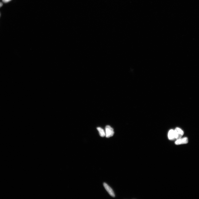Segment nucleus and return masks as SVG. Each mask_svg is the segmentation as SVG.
Returning a JSON list of instances; mask_svg holds the SVG:
<instances>
[{
  "label": "nucleus",
  "mask_w": 199,
  "mask_h": 199,
  "mask_svg": "<svg viewBox=\"0 0 199 199\" xmlns=\"http://www.w3.org/2000/svg\"><path fill=\"white\" fill-rule=\"evenodd\" d=\"M175 139H178L181 138L184 134L182 130L179 128H176L174 130Z\"/></svg>",
  "instance_id": "nucleus-1"
},
{
  "label": "nucleus",
  "mask_w": 199,
  "mask_h": 199,
  "mask_svg": "<svg viewBox=\"0 0 199 199\" xmlns=\"http://www.w3.org/2000/svg\"><path fill=\"white\" fill-rule=\"evenodd\" d=\"M106 137L109 138L113 136L114 133V130L113 128L109 126H107L105 127Z\"/></svg>",
  "instance_id": "nucleus-2"
},
{
  "label": "nucleus",
  "mask_w": 199,
  "mask_h": 199,
  "mask_svg": "<svg viewBox=\"0 0 199 199\" xmlns=\"http://www.w3.org/2000/svg\"><path fill=\"white\" fill-rule=\"evenodd\" d=\"M188 138L185 137L177 140L175 142V144L177 145L187 144L188 143Z\"/></svg>",
  "instance_id": "nucleus-3"
},
{
  "label": "nucleus",
  "mask_w": 199,
  "mask_h": 199,
  "mask_svg": "<svg viewBox=\"0 0 199 199\" xmlns=\"http://www.w3.org/2000/svg\"><path fill=\"white\" fill-rule=\"evenodd\" d=\"M103 186L104 188L105 189L107 192L112 197H114L115 194L113 191L112 189L109 186L105 183H103Z\"/></svg>",
  "instance_id": "nucleus-4"
},
{
  "label": "nucleus",
  "mask_w": 199,
  "mask_h": 199,
  "mask_svg": "<svg viewBox=\"0 0 199 199\" xmlns=\"http://www.w3.org/2000/svg\"><path fill=\"white\" fill-rule=\"evenodd\" d=\"M168 138L170 140H173L175 139L174 130L171 129L168 133Z\"/></svg>",
  "instance_id": "nucleus-5"
},
{
  "label": "nucleus",
  "mask_w": 199,
  "mask_h": 199,
  "mask_svg": "<svg viewBox=\"0 0 199 199\" xmlns=\"http://www.w3.org/2000/svg\"><path fill=\"white\" fill-rule=\"evenodd\" d=\"M97 129L101 137H103L105 136V132L103 129L101 128L100 127H98Z\"/></svg>",
  "instance_id": "nucleus-6"
},
{
  "label": "nucleus",
  "mask_w": 199,
  "mask_h": 199,
  "mask_svg": "<svg viewBox=\"0 0 199 199\" xmlns=\"http://www.w3.org/2000/svg\"><path fill=\"white\" fill-rule=\"evenodd\" d=\"M11 0H2V1L4 2H7L11 1Z\"/></svg>",
  "instance_id": "nucleus-7"
},
{
  "label": "nucleus",
  "mask_w": 199,
  "mask_h": 199,
  "mask_svg": "<svg viewBox=\"0 0 199 199\" xmlns=\"http://www.w3.org/2000/svg\"><path fill=\"white\" fill-rule=\"evenodd\" d=\"M2 6V3L1 2H0V7H1Z\"/></svg>",
  "instance_id": "nucleus-8"
}]
</instances>
